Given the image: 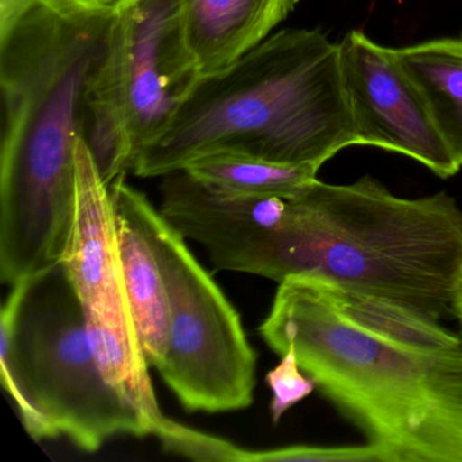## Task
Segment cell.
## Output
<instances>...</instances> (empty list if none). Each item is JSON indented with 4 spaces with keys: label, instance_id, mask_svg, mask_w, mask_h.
I'll return each mask as SVG.
<instances>
[{
    "label": "cell",
    "instance_id": "ffe728a7",
    "mask_svg": "<svg viewBox=\"0 0 462 462\" xmlns=\"http://www.w3.org/2000/svg\"><path fill=\"white\" fill-rule=\"evenodd\" d=\"M453 316L458 319L462 324V267L457 277L456 285H454L453 293Z\"/></svg>",
    "mask_w": 462,
    "mask_h": 462
},
{
    "label": "cell",
    "instance_id": "8fae6325",
    "mask_svg": "<svg viewBox=\"0 0 462 462\" xmlns=\"http://www.w3.org/2000/svg\"><path fill=\"white\" fill-rule=\"evenodd\" d=\"M124 282L150 366L161 369L171 340V305L158 256L139 210L140 191L125 177L110 183Z\"/></svg>",
    "mask_w": 462,
    "mask_h": 462
},
{
    "label": "cell",
    "instance_id": "d6986e66",
    "mask_svg": "<svg viewBox=\"0 0 462 462\" xmlns=\"http://www.w3.org/2000/svg\"><path fill=\"white\" fill-rule=\"evenodd\" d=\"M266 383L273 394L270 415L274 424L280 423L288 411L318 389L315 381L300 367L293 346L286 348L280 364L267 373Z\"/></svg>",
    "mask_w": 462,
    "mask_h": 462
},
{
    "label": "cell",
    "instance_id": "9a60e30c",
    "mask_svg": "<svg viewBox=\"0 0 462 462\" xmlns=\"http://www.w3.org/2000/svg\"><path fill=\"white\" fill-rule=\"evenodd\" d=\"M319 283L348 320L388 342L424 353H462V332L445 328L437 319L383 297Z\"/></svg>",
    "mask_w": 462,
    "mask_h": 462
},
{
    "label": "cell",
    "instance_id": "9c48e42d",
    "mask_svg": "<svg viewBox=\"0 0 462 462\" xmlns=\"http://www.w3.org/2000/svg\"><path fill=\"white\" fill-rule=\"evenodd\" d=\"M159 212L199 243L216 270L247 273L256 253L288 216L289 199L218 190L185 170L162 177Z\"/></svg>",
    "mask_w": 462,
    "mask_h": 462
},
{
    "label": "cell",
    "instance_id": "ac0fdd59",
    "mask_svg": "<svg viewBox=\"0 0 462 462\" xmlns=\"http://www.w3.org/2000/svg\"><path fill=\"white\" fill-rule=\"evenodd\" d=\"M243 462H388L375 446L293 445L270 450H245Z\"/></svg>",
    "mask_w": 462,
    "mask_h": 462
},
{
    "label": "cell",
    "instance_id": "e0dca14e",
    "mask_svg": "<svg viewBox=\"0 0 462 462\" xmlns=\"http://www.w3.org/2000/svg\"><path fill=\"white\" fill-rule=\"evenodd\" d=\"M155 437L166 451L202 462H243L245 448L167 418Z\"/></svg>",
    "mask_w": 462,
    "mask_h": 462
},
{
    "label": "cell",
    "instance_id": "30bf717a",
    "mask_svg": "<svg viewBox=\"0 0 462 462\" xmlns=\"http://www.w3.org/2000/svg\"><path fill=\"white\" fill-rule=\"evenodd\" d=\"M77 217L64 264L82 304L126 293L110 185L85 140L78 144Z\"/></svg>",
    "mask_w": 462,
    "mask_h": 462
},
{
    "label": "cell",
    "instance_id": "7c38bea8",
    "mask_svg": "<svg viewBox=\"0 0 462 462\" xmlns=\"http://www.w3.org/2000/svg\"><path fill=\"white\" fill-rule=\"evenodd\" d=\"M300 0H182L186 42L199 74L226 69L272 36Z\"/></svg>",
    "mask_w": 462,
    "mask_h": 462
},
{
    "label": "cell",
    "instance_id": "6da1fadb",
    "mask_svg": "<svg viewBox=\"0 0 462 462\" xmlns=\"http://www.w3.org/2000/svg\"><path fill=\"white\" fill-rule=\"evenodd\" d=\"M117 0H0V278L66 258L78 144L109 56Z\"/></svg>",
    "mask_w": 462,
    "mask_h": 462
},
{
    "label": "cell",
    "instance_id": "7a4b0ae2",
    "mask_svg": "<svg viewBox=\"0 0 462 462\" xmlns=\"http://www.w3.org/2000/svg\"><path fill=\"white\" fill-rule=\"evenodd\" d=\"M359 145L339 44L282 29L220 71L201 75L131 172L162 178L212 153L321 167Z\"/></svg>",
    "mask_w": 462,
    "mask_h": 462
},
{
    "label": "cell",
    "instance_id": "52a82bcc",
    "mask_svg": "<svg viewBox=\"0 0 462 462\" xmlns=\"http://www.w3.org/2000/svg\"><path fill=\"white\" fill-rule=\"evenodd\" d=\"M139 210L171 305V340L162 380L188 412L223 413L254 402L256 353L242 318L186 239L145 194Z\"/></svg>",
    "mask_w": 462,
    "mask_h": 462
},
{
    "label": "cell",
    "instance_id": "5bb4252c",
    "mask_svg": "<svg viewBox=\"0 0 462 462\" xmlns=\"http://www.w3.org/2000/svg\"><path fill=\"white\" fill-rule=\"evenodd\" d=\"M457 163L462 167V37L394 50Z\"/></svg>",
    "mask_w": 462,
    "mask_h": 462
},
{
    "label": "cell",
    "instance_id": "2e32d148",
    "mask_svg": "<svg viewBox=\"0 0 462 462\" xmlns=\"http://www.w3.org/2000/svg\"><path fill=\"white\" fill-rule=\"evenodd\" d=\"M183 170L201 182L228 193L293 199L318 180L320 167L277 163L235 153H212L190 162Z\"/></svg>",
    "mask_w": 462,
    "mask_h": 462
},
{
    "label": "cell",
    "instance_id": "5b68a950",
    "mask_svg": "<svg viewBox=\"0 0 462 462\" xmlns=\"http://www.w3.org/2000/svg\"><path fill=\"white\" fill-rule=\"evenodd\" d=\"M2 383L34 440L66 437L96 453L150 427L105 380L64 262L12 286L0 312Z\"/></svg>",
    "mask_w": 462,
    "mask_h": 462
},
{
    "label": "cell",
    "instance_id": "4fadbf2b",
    "mask_svg": "<svg viewBox=\"0 0 462 462\" xmlns=\"http://www.w3.org/2000/svg\"><path fill=\"white\" fill-rule=\"evenodd\" d=\"M86 328L105 380L142 416L155 435L166 416L162 413L148 372L129 300L83 305Z\"/></svg>",
    "mask_w": 462,
    "mask_h": 462
},
{
    "label": "cell",
    "instance_id": "277c9868",
    "mask_svg": "<svg viewBox=\"0 0 462 462\" xmlns=\"http://www.w3.org/2000/svg\"><path fill=\"white\" fill-rule=\"evenodd\" d=\"M278 356L293 346L300 367L388 462H462V353L388 342L348 320L320 283H278L258 328Z\"/></svg>",
    "mask_w": 462,
    "mask_h": 462
},
{
    "label": "cell",
    "instance_id": "3957f363",
    "mask_svg": "<svg viewBox=\"0 0 462 462\" xmlns=\"http://www.w3.org/2000/svg\"><path fill=\"white\" fill-rule=\"evenodd\" d=\"M461 267L462 210L450 194L404 199L366 175L348 185L318 180L289 199L248 274L310 278L440 320L453 315Z\"/></svg>",
    "mask_w": 462,
    "mask_h": 462
},
{
    "label": "cell",
    "instance_id": "ba28073f",
    "mask_svg": "<svg viewBox=\"0 0 462 462\" xmlns=\"http://www.w3.org/2000/svg\"><path fill=\"white\" fill-rule=\"evenodd\" d=\"M339 50L359 145L408 156L440 178L456 175L461 167L397 61L393 48L353 31L346 34Z\"/></svg>",
    "mask_w": 462,
    "mask_h": 462
},
{
    "label": "cell",
    "instance_id": "8992f818",
    "mask_svg": "<svg viewBox=\"0 0 462 462\" xmlns=\"http://www.w3.org/2000/svg\"><path fill=\"white\" fill-rule=\"evenodd\" d=\"M199 77L182 0H117L115 37L91 94L85 137L107 185L131 172L137 153Z\"/></svg>",
    "mask_w": 462,
    "mask_h": 462
}]
</instances>
